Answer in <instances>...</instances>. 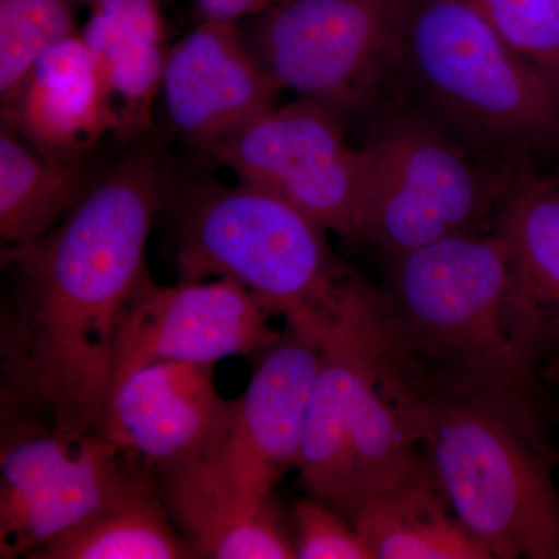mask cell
<instances>
[{
	"label": "cell",
	"instance_id": "22",
	"mask_svg": "<svg viewBox=\"0 0 559 559\" xmlns=\"http://www.w3.org/2000/svg\"><path fill=\"white\" fill-rule=\"evenodd\" d=\"M559 83V14L550 0H462Z\"/></svg>",
	"mask_w": 559,
	"mask_h": 559
},
{
	"label": "cell",
	"instance_id": "18",
	"mask_svg": "<svg viewBox=\"0 0 559 559\" xmlns=\"http://www.w3.org/2000/svg\"><path fill=\"white\" fill-rule=\"evenodd\" d=\"M495 230L509 249L544 355L559 349V176L522 173Z\"/></svg>",
	"mask_w": 559,
	"mask_h": 559
},
{
	"label": "cell",
	"instance_id": "25",
	"mask_svg": "<svg viewBox=\"0 0 559 559\" xmlns=\"http://www.w3.org/2000/svg\"><path fill=\"white\" fill-rule=\"evenodd\" d=\"M551 5L555 7V10H557V13L559 14V0H550Z\"/></svg>",
	"mask_w": 559,
	"mask_h": 559
},
{
	"label": "cell",
	"instance_id": "10",
	"mask_svg": "<svg viewBox=\"0 0 559 559\" xmlns=\"http://www.w3.org/2000/svg\"><path fill=\"white\" fill-rule=\"evenodd\" d=\"M0 455V558L28 557L153 469L95 433L14 418Z\"/></svg>",
	"mask_w": 559,
	"mask_h": 559
},
{
	"label": "cell",
	"instance_id": "14",
	"mask_svg": "<svg viewBox=\"0 0 559 559\" xmlns=\"http://www.w3.org/2000/svg\"><path fill=\"white\" fill-rule=\"evenodd\" d=\"M282 91L237 24L216 21L168 50L160 84L173 130L201 150L277 106Z\"/></svg>",
	"mask_w": 559,
	"mask_h": 559
},
{
	"label": "cell",
	"instance_id": "20",
	"mask_svg": "<svg viewBox=\"0 0 559 559\" xmlns=\"http://www.w3.org/2000/svg\"><path fill=\"white\" fill-rule=\"evenodd\" d=\"M27 558L186 559L194 554L165 509L156 471L151 469L97 513Z\"/></svg>",
	"mask_w": 559,
	"mask_h": 559
},
{
	"label": "cell",
	"instance_id": "3",
	"mask_svg": "<svg viewBox=\"0 0 559 559\" xmlns=\"http://www.w3.org/2000/svg\"><path fill=\"white\" fill-rule=\"evenodd\" d=\"M325 340L286 326L264 349L219 443L200 459L156 471L165 509L194 558L285 557L288 535L271 491L296 468Z\"/></svg>",
	"mask_w": 559,
	"mask_h": 559
},
{
	"label": "cell",
	"instance_id": "4",
	"mask_svg": "<svg viewBox=\"0 0 559 559\" xmlns=\"http://www.w3.org/2000/svg\"><path fill=\"white\" fill-rule=\"evenodd\" d=\"M430 396L367 282L323 345L296 463L304 487L352 522L417 460Z\"/></svg>",
	"mask_w": 559,
	"mask_h": 559
},
{
	"label": "cell",
	"instance_id": "13",
	"mask_svg": "<svg viewBox=\"0 0 559 559\" xmlns=\"http://www.w3.org/2000/svg\"><path fill=\"white\" fill-rule=\"evenodd\" d=\"M237 400L221 396L215 364L157 362L110 393L103 437L154 471L207 454L226 436Z\"/></svg>",
	"mask_w": 559,
	"mask_h": 559
},
{
	"label": "cell",
	"instance_id": "17",
	"mask_svg": "<svg viewBox=\"0 0 559 559\" xmlns=\"http://www.w3.org/2000/svg\"><path fill=\"white\" fill-rule=\"evenodd\" d=\"M374 559H492L452 510L425 454L352 521Z\"/></svg>",
	"mask_w": 559,
	"mask_h": 559
},
{
	"label": "cell",
	"instance_id": "7",
	"mask_svg": "<svg viewBox=\"0 0 559 559\" xmlns=\"http://www.w3.org/2000/svg\"><path fill=\"white\" fill-rule=\"evenodd\" d=\"M421 447L492 559H559V496L533 403L430 396Z\"/></svg>",
	"mask_w": 559,
	"mask_h": 559
},
{
	"label": "cell",
	"instance_id": "23",
	"mask_svg": "<svg viewBox=\"0 0 559 559\" xmlns=\"http://www.w3.org/2000/svg\"><path fill=\"white\" fill-rule=\"evenodd\" d=\"M293 521L296 558L374 559L352 522L314 496L297 502Z\"/></svg>",
	"mask_w": 559,
	"mask_h": 559
},
{
	"label": "cell",
	"instance_id": "24",
	"mask_svg": "<svg viewBox=\"0 0 559 559\" xmlns=\"http://www.w3.org/2000/svg\"><path fill=\"white\" fill-rule=\"evenodd\" d=\"M549 378L559 384V359H555L549 366Z\"/></svg>",
	"mask_w": 559,
	"mask_h": 559
},
{
	"label": "cell",
	"instance_id": "12",
	"mask_svg": "<svg viewBox=\"0 0 559 559\" xmlns=\"http://www.w3.org/2000/svg\"><path fill=\"white\" fill-rule=\"evenodd\" d=\"M271 316L235 278L176 286H160L150 278L124 316L112 390L151 364H215L263 353L282 336L270 325Z\"/></svg>",
	"mask_w": 559,
	"mask_h": 559
},
{
	"label": "cell",
	"instance_id": "15",
	"mask_svg": "<svg viewBox=\"0 0 559 559\" xmlns=\"http://www.w3.org/2000/svg\"><path fill=\"white\" fill-rule=\"evenodd\" d=\"M9 121L35 148L55 159L83 162L117 121L90 47L81 33L43 55L7 108Z\"/></svg>",
	"mask_w": 559,
	"mask_h": 559
},
{
	"label": "cell",
	"instance_id": "5",
	"mask_svg": "<svg viewBox=\"0 0 559 559\" xmlns=\"http://www.w3.org/2000/svg\"><path fill=\"white\" fill-rule=\"evenodd\" d=\"M401 81L415 109L492 167L559 139V83L462 0H411Z\"/></svg>",
	"mask_w": 559,
	"mask_h": 559
},
{
	"label": "cell",
	"instance_id": "6",
	"mask_svg": "<svg viewBox=\"0 0 559 559\" xmlns=\"http://www.w3.org/2000/svg\"><path fill=\"white\" fill-rule=\"evenodd\" d=\"M171 202L180 282L235 278L290 329L326 336L367 283L329 231L266 191L204 183Z\"/></svg>",
	"mask_w": 559,
	"mask_h": 559
},
{
	"label": "cell",
	"instance_id": "11",
	"mask_svg": "<svg viewBox=\"0 0 559 559\" xmlns=\"http://www.w3.org/2000/svg\"><path fill=\"white\" fill-rule=\"evenodd\" d=\"M202 151L238 182L274 194L326 231L355 242L366 157L329 106L300 97L274 106Z\"/></svg>",
	"mask_w": 559,
	"mask_h": 559
},
{
	"label": "cell",
	"instance_id": "2",
	"mask_svg": "<svg viewBox=\"0 0 559 559\" xmlns=\"http://www.w3.org/2000/svg\"><path fill=\"white\" fill-rule=\"evenodd\" d=\"M385 314L430 395L533 403L538 333L498 231L389 261Z\"/></svg>",
	"mask_w": 559,
	"mask_h": 559
},
{
	"label": "cell",
	"instance_id": "1",
	"mask_svg": "<svg viewBox=\"0 0 559 559\" xmlns=\"http://www.w3.org/2000/svg\"><path fill=\"white\" fill-rule=\"evenodd\" d=\"M171 197L167 157L150 132L60 226L2 250V417L103 436L121 325L151 278L146 246Z\"/></svg>",
	"mask_w": 559,
	"mask_h": 559
},
{
	"label": "cell",
	"instance_id": "9",
	"mask_svg": "<svg viewBox=\"0 0 559 559\" xmlns=\"http://www.w3.org/2000/svg\"><path fill=\"white\" fill-rule=\"evenodd\" d=\"M411 0H275L246 39L282 90L355 116L401 79Z\"/></svg>",
	"mask_w": 559,
	"mask_h": 559
},
{
	"label": "cell",
	"instance_id": "8",
	"mask_svg": "<svg viewBox=\"0 0 559 559\" xmlns=\"http://www.w3.org/2000/svg\"><path fill=\"white\" fill-rule=\"evenodd\" d=\"M385 116L360 145L366 186L355 245L392 261L459 235L495 230L520 175L474 156L412 105Z\"/></svg>",
	"mask_w": 559,
	"mask_h": 559
},
{
	"label": "cell",
	"instance_id": "16",
	"mask_svg": "<svg viewBox=\"0 0 559 559\" xmlns=\"http://www.w3.org/2000/svg\"><path fill=\"white\" fill-rule=\"evenodd\" d=\"M84 5L80 33L108 92L116 138L138 142L153 131L168 55L159 0H86Z\"/></svg>",
	"mask_w": 559,
	"mask_h": 559
},
{
	"label": "cell",
	"instance_id": "21",
	"mask_svg": "<svg viewBox=\"0 0 559 559\" xmlns=\"http://www.w3.org/2000/svg\"><path fill=\"white\" fill-rule=\"evenodd\" d=\"M86 0H0V102L17 97L28 73L51 47L79 33Z\"/></svg>",
	"mask_w": 559,
	"mask_h": 559
},
{
	"label": "cell",
	"instance_id": "19",
	"mask_svg": "<svg viewBox=\"0 0 559 559\" xmlns=\"http://www.w3.org/2000/svg\"><path fill=\"white\" fill-rule=\"evenodd\" d=\"M94 180L83 162L40 153L13 124L0 131V238L22 248L49 235L76 207Z\"/></svg>",
	"mask_w": 559,
	"mask_h": 559
}]
</instances>
